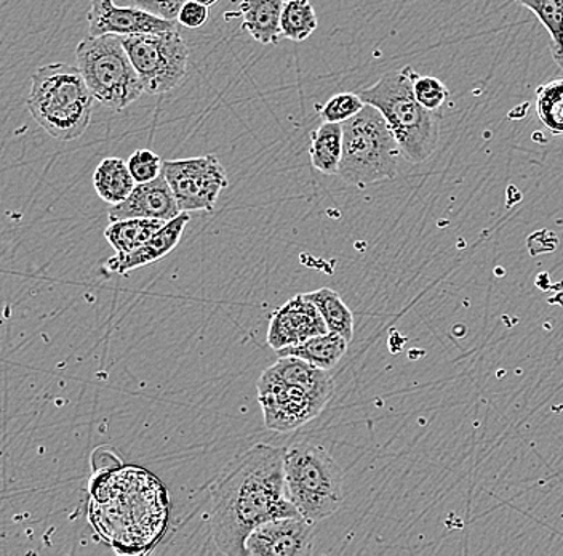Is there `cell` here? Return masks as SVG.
<instances>
[{
	"label": "cell",
	"instance_id": "obj_1",
	"mask_svg": "<svg viewBox=\"0 0 563 556\" xmlns=\"http://www.w3.org/2000/svg\"><path fill=\"white\" fill-rule=\"evenodd\" d=\"M211 536L223 555L246 556L245 541L266 521L298 515L285 494L284 450L256 445L218 478L211 492Z\"/></svg>",
	"mask_w": 563,
	"mask_h": 556
},
{
	"label": "cell",
	"instance_id": "obj_2",
	"mask_svg": "<svg viewBox=\"0 0 563 556\" xmlns=\"http://www.w3.org/2000/svg\"><path fill=\"white\" fill-rule=\"evenodd\" d=\"M415 73L411 66L386 73L372 87L357 94L385 116L407 161L420 164L438 150L440 115L422 107L415 97Z\"/></svg>",
	"mask_w": 563,
	"mask_h": 556
},
{
	"label": "cell",
	"instance_id": "obj_3",
	"mask_svg": "<svg viewBox=\"0 0 563 556\" xmlns=\"http://www.w3.org/2000/svg\"><path fill=\"white\" fill-rule=\"evenodd\" d=\"M95 97L77 66L52 63L31 77L27 109L52 139L73 142L86 133Z\"/></svg>",
	"mask_w": 563,
	"mask_h": 556
},
{
	"label": "cell",
	"instance_id": "obj_4",
	"mask_svg": "<svg viewBox=\"0 0 563 556\" xmlns=\"http://www.w3.org/2000/svg\"><path fill=\"white\" fill-rule=\"evenodd\" d=\"M341 127L343 154L338 175L344 182L364 188L397 177L402 151L378 109L365 103L361 112Z\"/></svg>",
	"mask_w": 563,
	"mask_h": 556
},
{
	"label": "cell",
	"instance_id": "obj_5",
	"mask_svg": "<svg viewBox=\"0 0 563 556\" xmlns=\"http://www.w3.org/2000/svg\"><path fill=\"white\" fill-rule=\"evenodd\" d=\"M285 494L312 524L330 519L343 502V471L322 446L297 443L284 450Z\"/></svg>",
	"mask_w": 563,
	"mask_h": 556
},
{
	"label": "cell",
	"instance_id": "obj_6",
	"mask_svg": "<svg viewBox=\"0 0 563 556\" xmlns=\"http://www.w3.org/2000/svg\"><path fill=\"white\" fill-rule=\"evenodd\" d=\"M76 62L95 100L112 111L122 112L144 94L121 36L104 34L82 39L76 48Z\"/></svg>",
	"mask_w": 563,
	"mask_h": 556
},
{
	"label": "cell",
	"instance_id": "obj_7",
	"mask_svg": "<svg viewBox=\"0 0 563 556\" xmlns=\"http://www.w3.org/2000/svg\"><path fill=\"white\" fill-rule=\"evenodd\" d=\"M121 39L139 73L144 94L164 95L181 86L188 74L189 47L178 30Z\"/></svg>",
	"mask_w": 563,
	"mask_h": 556
},
{
	"label": "cell",
	"instance_id": "obj_8",
	"mask_svg": "<svg viewBox=\"0 0 563 556\" xmlns=\"http://www.w3.org/2000/svg\"><path fill=\"white\" fill-rule=\"evenodd\" d=\"M162 174L167 178L181 212H213L229 179L214 154L191 160L164 161Z\"/></svg>",
	"mask_w": 563,
	"mask_h": 556
},
{
	"label": "cell",
	"instance_id": "obj_9",
	"mask_svg": "<svg viewBox=\"0 0 563 556\" xmlns=\"http://www.w3.org/2000/svg\"><path fill=\"white\" fill-rule=\"evenodd\" d=\"M258 401L264 424L269 430L287 433L297 430L325 410L330 400L302 389L297 383L285 382L273 369H266L258 380Z\"/></svg>",
	"mask_w": 563,
	"mask_h": 556
},
{
	"label": "cell",
	"instance_id": "obj_10",
	"mask_svg": "<svg viewBox=\"0 0 563 556\" xmlns=\"http://www.w3.org/2000/svg\"><path fill=\"white\" fill-rule=\"evenodd\" d=\"M312 526L314 524L299 513L266 521L246 537V556L311 555Z\"/></svg>",
	"mask_w": 563,
	"mask_h": 556
},
{
	"label": "cell",
	"instance_id": "obj_11",
	"mask_svg": "<svg viewBox=\"0 0 563 556\" xmlns=\"http://www.w3.org/2000/svg\"><path fill=\"white\" fill-rule=\"evenodd\" d=\"M88 36H132V34H162L178 30L176 20L153 15L140 7H119L114 0H91L87 13Z\"/></svg>",
	"mask_w": 563,
	"mask_h": 556
},
{
	"label": "cell",
	"instance_id": "obj_12",
	"mask_svg": "<svg viewBox=\"0 0 563 556\" xmlns=\"http://www.w3.org/2000/svg\"><path fill=\"white\" fill-rule=\"evenodd\" d=\"M329 332L317 306L299 294L273 313L267 330V344L274 351L302 344L311 337Z\"/></svg>",
	"mask_w": 563,
	"mask_h": 556
},
{
	"label": "cell",
	"instance_id": "obj_13",
	"mask_svg": "<svg viewBox=\"0 0 563 556\" xmlns=\"http://www.w3.org/2000/svg\"><path fill=\"white\" fill-rule=\"evenodd\" d=\"M181 214L170 185L164 174L153 182L136 183L129 198L109 209V221L125 218H153V220L170 221Z\"/></svg>",
	"mask_w": 563,
	"mask_h": 556
},
{
	"label": "cell",
	"instance_id": "obj_14",
	"mask_svg": "<svg viewBox=\"0 0 563 556\" xmlns=\"http://www.w3.org/2000/svg\"><path fill=\"white\" fill-rule=\"evenodd\" d=\"M189 214L181 212L174 220L167 221L146 244L141 246L135 252L118 255L106 263V269L111 273L126 274L129 271L141 269V266L153 265L157 260L164 259L181 241L186 225L189 224Z\"/></svg>",
	"mask_w": 563,
	"mask_h": 556
},
{
	"label": "cell",
	"instance_id": "obj_15",
	"mask_svg": "<svg viewBox=\"0 0 563 556\" xmlns=\"http://www.w3.org/2000/svg\"><path fill=\"white\" fill-rule=\"evenodd\" d=\"M285 0H242L239 12L242 30L262 45L277 44L282 37L280 17Z\"/></svg>",
	"mask_w": 563,
	"mask_h": 556
},
{
	"label": "cell",
	"instance_id": "obj_16",
	"mask_svg": "<svg viewBox=\"0 0 563 556\" xmlns=\"http://www.w3.org/2000/svg\"><path fill=\"white\" fill-rule=\"evenodd\" d=\"M350 341L344 339L340 334L325 332L320 336L311 337V339L287 347L277 351L279 357H295L316 366V368L330 371L334 368L341 358L346 355Z\"/></svg>",
	"mask_w": 563,
	"mask_h": 556
},
{
	"label": "cell",
	"instance_id": "obj_17",
	"mask_svg": "<svg viewBox=\"0 0 563 556\" xmlns=\"http://www.w3.org/2000/svg\"><path fill=\"white\" fill-rule=\"evenodd\" d=\"M95 192L104 203L115 206L129 198L136 186L130 174L129 164L121 157H106L98 164L93 174Z\"/></svg>",
	"mask_w": 563,
	"mask_h": 556
},
{
	"label": "cell",
	"instance_id": "obj_18",
	"mask_svg": "<svg viewBox=\"0 0 563 556\" xmlns=\"http://www.w3.org/2000/svg\"><path fill=\"white\" fill-rule=\"evenodd\" d=\"M165 224L167 221L153 220V218H125V220L111 221L104 230V238L118 255H125L146 244Z\"/></svg>",
	"mask_w": 563,
	"mask_h": 556
},
{
	"label": "cell",
	"instance_id": "obj_19",
	"mask_svg": "<svg viewBox=\"0 0 563 556\" xmlns=\"http://www.w3.org/2000/svg\"><path fill=\"white\" fill-rule=\"evenodd\" d=\"M343 154V127L322 122L311 133L309 156L316 171L323 175H338Z\"/></svg>",
	"mask_w": 563,
	"mask_h": 556
},
{
	"label": "cell",
	"instance_id": "obj_20",
	"mask_svg": "<svg viewBox=\"0 0 563 556\" xmlns=\"http://www.w3.org/2000/svg\"><path fill=\"white\" fill-rule=\"evenodd\" d=\"M317 306L329 332L340 334L351 341L354 336V315L338 292L330 287H320L305 294Z\"/></svg>",
	"mask_w": 563,
	"mask_h": 556
},
{
	"label": "cell",
	"instance_id": "obj_21",
	"mask_svg": "<svg viewBox=\"0 0 563 556\" xmlns=\"http://www.w3.org/2000/svg\"><path fill=\"white\" fill-rule=\"evenodd\" d=\"M531 10L552 39V58L563 73V0H516Z\"/></svg>",
	"mask_w": 563,
	"mask_h": 556
},
{
	"label": "cell",
	"instance_id": "obj_22",
	"mask_svg": "<svg viewBox=\"0 0 563 556\" xmlns=\"http://www.w3.org/2000/svg\"><path fill=\"white\" fill-rule=\"evenodd\" d=\"M319 26L311 0H287L280 17L282 37L306 41Z\"/></svg>",
	"mask_w": 563,
	"mask_h": 556
},
{
	"label": "cell",
	"instance_id": "obj_23",
	"mask_svg": "<svg viewBox=\"0 0 563 556\" xmlns=\"http://www.w3.org/2000/svg\"><path fill=\"white\" fill-rule=\"evenodd\" d=\"M537 115L552 135L563 137V77L538 87Z\"/></svg>",
	"mask_w": 563,
	"mask_h": 556
},
{
	"label": "cell",
	"instance_id": "obj_24",
	"mask_svg": "<svg viewBox=\"0 0 563 556\" xmlns=\"http://www.w3.org/2000/svg\"><path fill=\"white\" fill-rule=\"evenodd\" d=\"M365 107V101L361 95L354 91H343V94L333 95L332 98L323 105H316L317 112L323 122H333V124H343L347 119L354 118L357 112Z\"/></svg>",
	"mask_w": 563,
	"mask_h": 556
},
{
	"label": "cell",
	"instance_id": "obj_25",
	"mask_svg": "<svg viewBox=\"0 0 563 556\" xmlns=\"http://www.w3.org/2000/svg\"><path fill=\"white\" fill-rule=\"evenodd\" d=\"M413 91L420 105L429 111H439L449 100L450 91L438 77L420 76L415 73Z\"/></svg>",
	"mask_w": 563,
	"mask_h": 556
},
{
	"label": "cell",
	"instance_id": "obj_26",
	"mask_svg": "<svg viewBox=\"0 0 563 556\" xmlns=\"http://www.w3.org/2000/svg\"><path fill=\"white\" fill-rule=\"evenodd\" d=\"M126 164L136 183L153 182L162 174V167H164V161L151 150H136Z\"/></svg>",
	"mask_w": 563,
	"mask_h": 556
},
{
	"label": "cell",
	"instance_id": "obj_27",
	"mask_svg": "<svg viewBox=\"0 0 563 556\" xmlns=\"http://www.w3.org/2000/svg\"><path fill=\"white\" fill-rule=\"evenodd\" d=\"M209 20V7L200 6V3L188 0L185 6L179 10L176 21L181 26L189 28V30H197V28L203 26Z\"/></svg>",
	"mask_w": 563,
	"mask_h": 556
},
{
	"label": "cell",
	"instance_id": "obj_28",
	"mask_svg": "<svg viewBox=\"0 0 563 556\" xmlns=\"http://www.w3.org/2000/svg\"><path fill=\"white\" fill-rule=\"evenodd\" d=\"M188 0H136L140 9L153 13V15L161 17L165 20H176L179 10Z\"/></svg>",
	"mask_w": 563,
	"mask_h": 556
},
{
	"label": "cell",
	"instance_id": "obj_29",
	"mask_svg": "<svg viewBox=\"0 0 563 556\" xmlns=\"http://www.w3.org/2000/svg\"><path fill=\"white\" fill-rule=\"evenodd\" d=\"M194 2L200 3V6L213 7L217 6L220 0H194Z\"/></svg>",
	"mask_w": 563,
	"mask_h": 556
}]
</instances>
